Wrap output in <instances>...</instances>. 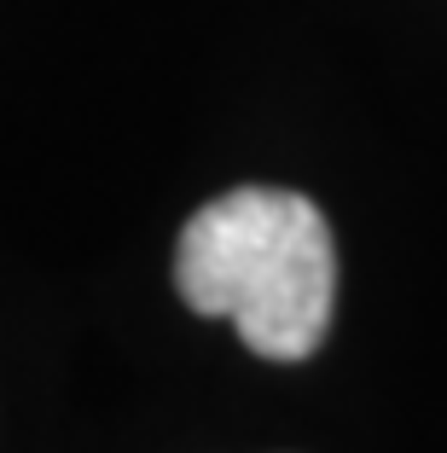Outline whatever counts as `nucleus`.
Instances as JSON below:
<instances>
[{
  "label": "nucleus",
  "mask_w": 447,
  "mask_h": 453,
  "mask_svg": "<svg viewBox=\"0 0 447 453\" xmlns=\"http://www.w3.org/2000/svg\"><path fill=\"white\" fill-rule=\"evenodd\" d=\"M174 291L204 320H233L262 360L320 355L337 308V244L314 198L238 187L181 226Z\"/></svg>",
  "instance_id": "obj_1"
}]
</instances>
